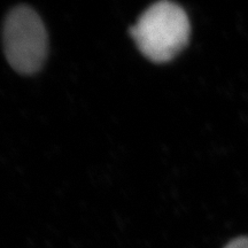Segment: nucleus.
<instances>
[{
  "label": "nucleus",
  "mask_w": 248,
  "mask_h": 248,
  "mask_svg": "<svg viewBox=\"0 0 248 248\" xmlns=\"http://www.w3.org/2000/svg\"><path fill=\"white\" fill-rule=\"evenodd\" d=\"M139 51L151 61L172 60L187 45L191 26L187 14L171 1L155 2L130 29Z\"/></svg>",
  "instance_id": "obj_1"
},
{
  "label": "nucleus",
  "mask_w": 248,
  "mask_h": 248,
  "mask_svg": "<svg viewBox=\"0 0 248 248\" xmlns=\"http://www.w3.org/2000/svg\"><path fill=\"white\" fill-rule=\"evenodd\" d=\"M2 42L6 58L21 74L40 69L47 54V33L39 15L28 6L9 12L4 23Z\"/></svg>",
  "instance_id": "obj_2"
},
{
  "label": "nucleus",
  "mask_w": 248,
  "mask_h": 248,
  "mask_svg": "<svg viewBox=\"0 0 248 248\" xmlns=\"http://www.w3.org/2000/svg\"><path fill=\"white\" fill-rule=\"evenodd\" d=\"M224 248H248V237H239L231 240Z\"/></svg>",
  "instance_id": "obj_3"
}]
</instances>
